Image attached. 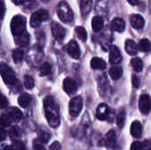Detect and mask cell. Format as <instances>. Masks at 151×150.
Instances as JSON below:
<instances>
[{
  "instance_id": "6da1fadb",
  "label": "cell",
  "mask_w": 151,
  "mask_h": 150,
  "mask_svg": "<svg viewBox=\"0 0 151 150\" xmlns=\"http://www.w3.org/2000/svg\"><path fill=\"white\" fill-rule=\"evenodd\" d=\"M45 116L50 126L53 128H57L60 124V119L58 116V109L51 96H47L43 102Z\"/></svg>"
},
{
  "instance_id": "7a4b0ae2",
  "label": "cell",
  "mask_w": 151,
  "mask_h": 150,
  "mask_svg": "<svg viewBox=\"0 0 151 150\" xmlns=\"http://www.w3.org/2000/svg\"><path fill=\"white\" fill-rule=\"evenodd\" d=\"M57 12H58L59 19L65 23H69L73 19V13L72 11V9L70 8L68 4L65 1L60 2L58 4Z\"/></svg>"
},
{
  "instance_id": "3957f363",
  "label": "cell",
  "mask_w": 151,
  "mask_h": 150,
  "mask_svg": "<svg viewBox=\"0 0 151 150\" xmlns=\"http://www.w3.org/2000/svg\"><path fill=\"white\" fill-rule=\"evenodd\" d=\"M11 30L14 36H19L26 32V19L23 16H14L11 21Z\"/></svg>"
},
{
  "instance_id": "277c9868",
  "label": "cell",
  "mask_w": 151,
  "mask_h": 150,
  "mask_svg": "<svg viewBox=\"0 0 151 150\" xmlns=\"http://www.w3.org/2000/svg\"><path fill=\"white\" fill-rule=\"evenodd\" d=\"M0 74L4 81L8 85H14L17 82V78L13 70L5 64L0 65Z\"/></svg>"
},
{
  "instance_id": "5b68a950",
  "label": "cell",
  "mask_w": 151,
  "mask_h": 150,
  "mask_svg": "<svg viewBox=\"0 0 151 150\" xmlns=\"http://www.w3.org/2000/svg\"><path fill=\"white\" fill-rule=\"evenodd\" d=\"M82 106H83V101L81 96L73 98L69 103L70 115L72 117H77L81 113V111L82 110Z\"/></svg>"
},
{
  "instance_id": "8992f818",
  "label": "cell",
  "mask_w": 151,
  "mask_h": 150,
  "mask_svg": "<svg viewBox=\"0 0 151 150\" xmlns=\"http://www.w3.org/2000/svg\"><path fill=\"white\" fill-rule=\"evenodd\" d=\"M139 108L143 114L147 115L150 113L151 110V99L149 95L144 94L141 95L139 99Z\"/></svg>"
},
{
  "instance_id": "52a82bcc",
  "label": "cell",
  "mask_w": 151,
  "mask_h": 150,
  "mask_svg": "<svg viewBox=\"0 0 151 150\" xmlns=\"http://www.w3.org/2000/svg\"><path fill=\"white\" fill-rule=\"evenodd\" d=\"M51 32H52L53 36L58 41H62L65 38V33H66L65 29L61 25L56 22H53L51 24Z\"/></svg>"
},
{
  "instance_id": "ba28073f",
  "label": "cell",
  "mask_w": 151,
  "mask_h": 150,
  "mask_svg": "<svg viewBox=\"0 0 151 150\" xmlns=\"http://www.w3.org/2000/svg\"><path fill=\"white\" fill-rule=\"evenodd\" d=\"M67 52L68 54L74 59H78L81 56V50L78 43L75 41H71L67 44Z\"/></svg>"
},
{
  "instance_id": "9c48e42d",
  "label": "cell",
  "mask_w": 151,
  "mask_h": 150,
  "mask_svg": "<svg viewBox=\"0 0 151 150\" xmlns=\"http://www.w3.org/2000/svg\"><path fill=\"white\" fill-rule=\"evenodd\" d=\"M122 56L118 47L111 46L110 49V62L112 65H118L121 62Z\"/></svg>"
},
{
  "instance_id": "30bf717a",
  "label": "cell",
  "mask_w": 151,
  "mask_h": 150,
  "mask_svg": "<svg viewBox=\"0 0 151 150\" xmlns=\"http://www.w3.org/2000/svg\"><path fill=\"white\" fill-rule=\"evenodd\" d=\"M63 88L64 90L68 94V95H72L73 93H75L77 91V84L76 82L70 79V78H66L65 79L64 82H63Z\"/></svg>"
},
{
  "instance_id": "8fae6325",
  "label": "cell",
  "mask_w": 151,
  "mask_h": 150,
  "mask_svg": "<svg viewBox=\"0 0 151 150\" xmlns=\"http://www.w3.org/2000/svg\"><path fill=\"white\" fill-rule=\"evenodd\" d=\"M130 22H131L132 27L135 29H142L144 27V23H145L142 16H141L139 14L132 15L130 17Z\"/></svg>"
},
{
  "instance_id": "7c38bea8",
  "label": "cell",
  "mask_w": 151,
  "mask_h": 150,
  "mask_svg": "<svg viewBox=\"0 0 151 150\" xmlns=\"http://www.w3.org/2000/svg\"><path fill=\"white\" fill-rule=\"evenodd\" d=\"M125 49H126V51L131 55V56H135L137 55L138 53V46L136 44V42L133 40H127L126 41V44H125Z\"/></svg>"
},
{
  "instance_id": "4fadbf2b",
  "label": "cell",
  "mask_w": 151,
  "mask_h": 150,
  "mask_svg": "<svg viewBox=\"0 0 151 150\" xmlns=\"http://www.w3.org/2000/svg\"><path fill=\"white\" fill-rule=\"evenodd\" d=\"M108 114H109V109H108L107 104H105V103L100 104L96 110L97 118L100 120H105L108 118Z\"/></svg>"
},
{
  "instance_id": "5bb4252c",
  "label": "cell",
  "mask_w": 151,
  "mask_h": 150,
  "mask_svg": "<svg viewBox=\"0 0 151 150\" xmlns=\"http://www.w3.org/2000/svg\"><path fill=\"white\" fill-rule=\"evenodd\" d=\"M131 134L134 138H140L142 134V126L139 121H134L131 126Z\"/></svg>"
},
{
  "instance_id": "9a60e30c",
  "label": "cell",
  "mask_w": 151,
  "mask_h": 150,
  "mask_svg": "<svg viewBox=\"0 0 151 150\" xmlns=\"http://www.w3.org/2000/svg\"><path fill=\"white\" fill-rule=\"evenodd\" d=\"M111 27L114 31L121 33L126 28V23L121 18H115L111 21Z\"/></svg>"
},
{
  "instance_id": "2e32d148",
  "label": "cell",
  "mask_w": 151,
  "mask_h": 150,
  "mask_svg": "<svg viewBox=\"0 0 151 150\" xmlns=\"http://www.w3.org/2000/svg\"><path fill=\"white\" fill-rule=\"evenodd\" d=\"M116 141H117V137H116V133L113 130H111L107 133L106 134V139H105V146L108 149H112L115 144H116Z\"/></svg>"
},
{
  "instance_id": "e0dca14e",
  "label": "cell",
  "mask_w": 151,
  "mask_h": 150,
  "mask_svg": "<svg viewBox=\"0 0 151 150\" xmlns=\"http://www.w3.org/2000/svg\"><path fill=\"white\" fill-rule=\"evenodd\" d=\"M91 67L96 70H104L106 68V63L100 57H94L91 60Z\"/></svg>"
},
{
  "instance_id": "ac0fdd59",
  "label": "cell",
  "mask_w": 151,
  "mask_h": 150,
  "mask_svg": "<svg viewBox=\"0 0 151 150\" xmlns=\"http://www.w3.org/2000/svg\"><path fill=\"white\" fill-rule=\"evenodd\" d=\"M122 73H123V70L120 66L119 65H115V66H112L111 69H110V76L111 77V79H113L114 80H119L122 76Z\"/></svg>"
},
{
  "instance_id": "d6986e66",
  "label": "cell",
  "mask_w": 151,
  "mask_h": 150,
  "mask_svg": "<svg viewBox=\"0 0 151 150\" xmlns=\"http://www.w3.org/2000/svg\"><path fill=\"white\" fill-rule=\"evenodd\" d=\"M104 27V19L99 17V16H96L93 18L92 19V28L95 32H99L100 30H102Z\"/></svg>"
},
{
  "instance_id": "ffe728a7",
  "label": "cell",
  "mask_w": 151,
  "mask_h": 150,
  "mask_svg": "<svg viewBox=\"0 0 151 150\" xmlns=\"http://www.w3.org/2000/svg\"><path fill=\"white\" fill-rule=\"evenodd\" d=\"M92 5V0H80V7L83 15H87Z\"/></svg>"
},
{
  "instance_id": "44dd1931",
  "label": "cell",
  "mask_w": 151,
  "mask_h": 150,
  "mask_svg": "<svg viewBox=\"0 0 151 150\" xmlns=\"http://www.w3.org/2000/svg\"><path fill=\"white\" fill-rule=\"evenodd\" d=\"M31 100H32V98H31V96H30L28 94H22V95L19 97L18 103H19V104L20 105V107H22V108H27V107L30 104Z\"/></svg>"
},
{
  "instance_id": "7402d4cb",
  "label": "cell",
  "mask_w": 151,
  "mask_h": 150,
  "mask_svg": "<svg viewBox=\"0 0 151 150\" xmlns=\"http://www.w3.org/2000/svg\"><path fill=\"white\" fill-rule=\"evenodd\" d=\"M17 43L21 47H26L29 43V34L25 32L22 34L17 36Z\"/></svg>"
},
{
  "instance_id": "603a6c76",
  "label": "cell",
  "mask_w": 151,
  "mask_h": 150,
  "mask_svg": "<svg viewBox=\"0 0 151 150\" xmlns=\"http://www.w3.org/2000/svg\"><path fill=\"white\" fill-rule=\"evenodd\" d=\"M9 116L10 118H12V120L15 121V122H19L21 120L23 115H22V112L18 109V108H12L11 111H10V113H9Z\"/></svg>"
},
{
  "instance_id": "cb8c5ba5",
  "label": "cell",
  "mask_w": 151,
  "mask_h": 150,
  "mask_svg": "<svg viewBox=\"0 0 151 150\" xmlns=\"http://www.w3.org/2000/svg\"><path fill=\"white\" fill-rule=\"evenodd\" d=\"M131 65L134 68V70L137 72H140L143 69V63L142 60L139 57H134L131 60Z\"/></svg>"
},
{
  "instance_id": "d4e9b609",
  "label": "cell",
  "mask_w": 151,
  "mask_h": 150,
  "mask_svg": "<svg viewBox=\"0 0 151 150\" xmlns=\"http://www.w3.org/2000/svg\"><path fill=\"white\" fill-rule=\"evenodd\" d=\"M42 22V19H41V17H40V15L38 14L37 11L31 16V19H30V26L32 27H35H35H40V25H41Z\"/></svg>"
},
{
  "instance_id": "484cf974",
  "label": "cell",
  "mask_w": 151,
  "mask_h": 150,
  "mask_svg": "<svg viewBox=\"0 0 151 150\" xmlns=\"http://www.w3.org/2000/svg\"><path fill=\"white\" fill-rule=\"evenodd\" d=\"M151 48L150 42L148 40V39H142L140 41L139 44H138V49L141 50V51H143V52H148Z\"/></svg>"
},
{
  "instance_id": "4316f807",
  "label": "cell",
  "mask_w": 151,
  "mask_h": 150,
  "mask_svg": "<svg viewBox=\"0 0 151 150\" xmlns=\"http://www.w3.org/2000/svg\"><path fill=\"white\" fill-rule=\"evenodd\" d=\"M23 57H24V52L22 50L20 49H16L13 50L12 52V58H13V61L16 63V64H19L22 61L23 59Z\"/></svg>"
},
{
  "instance_id": "83f0119b",
  "label": "cell",
  "mask_w": 151,
  "mask_h": 150,
  "mask_svg": "<svg viewBox=\"0 0 151 150\" xmlns=\"http://www.w3.org/2000/svg\"><path fill=\"white\" fill-rule=\"evenodd\" d=\"M117 125L119 128H123L125 126V122H126V111H121L118 115H117Z\"/></svg>"
},
{
  "instance_id": "f1b7e54d",
  "label": "cell",
  "mask_w": 151,
  "mask_h": 150,
  "mask_svg": "<svg viewBox=\"0 0 151 150\" xmlns=\"http://www.w3.org/2000/svg\"><path fill=\"white\" fill-rule=\"evenodd\" d=\"M76 34L78 35V37L81 40V41H86L87 38H88V34H87V31L84 27H77L76 29Z\"/></svg>"
},
{
  "instance_id": "f546056e",
  "label": "cell",
  "mask_w": 151,
  "mask_h": 150,
  "mask_svg": "<svg viewBox=\"0 0 151 150\" xmlns=\"http://www.w3.org/2000/svg\"><path fill=\"white\" fill-rule=\"evenodd\" d=\"M50 70H51L50 65L49 63H44L40 68V75L41 76H46L50 72Z\"/></svg>"
},
{
  "instance_id": "4dcf8cb0",
  "label": "cell",
  "mask_w": 151,
  "mask_h": 150,
  "mask_svg": "<svg viewBox=\"0 0 151 150\" xmlns=\"http://www.w3.org/2000/svg\"><path fill=\"white\" fill-rule=\"evenodd\" d=\"M24 85L27 89H32L35 86L34 79L30 75H26L24 79Z\"/></svg>"
},
{
  "instance_id": "1f68e13d",
  "label": "cell",
  "mask_w": 151,
  "mask_h": 150,
  "mask_svg": "<svg viewBox=\"0 0 151 150\" xmlns=\"http://www.w3.org/2000/svg\"><path fill=\"white\" fill-rule=\"evenodd\" d=\"M38 136H39L40 141H42V142H44V143H46V142L50 140V133H48V132H46V131H43V130H40V131H39Z\"/></svg>"
},
{
  "instance_id": "d6a6232c",
  "label": "cell",
  "mask_w": 151,
  "mask_h": 150,
  "mask_svg": "<svg viewBox=\"0 0 151 150\" xmlns=\"http://www.w3.org/2000/svg\"><path fill=\"white\" fill-rule=\"evenodd\" d=\"M9 134H10V136H11V138H12V139H13V140H17V139H19L20 133H19V128H18L17 126H14V127H12V128L10 130Z\"/></svg>"
},
{
  "instance_id": "836d02e7",
  "label": "cell",
  "mask_w": 151,
  "mask_h": 150,
  "mask_svg": "<svg viewBox=\"0 0 151 150\" xmlns=\"http://www.w3.org/2000/svg\"><path fill=\"white\" fill-rule=\"evenodd\" d=\"M0 122L4 126H8L11 125L12 122V118H10L9 115H3L0 118Z\"/></svg>"
},
{
  "instance_id": "e575fe53",
  "label": "cell",
  "mask_w": 151,
  "mask_h": 150,
  "mask_svg": "<svg viewBox=\"0 0 151 150\" xmlns=\"http://www.w3.org/2000/svg\"><path fill=\"white\" fill-rule=\"evenodd\" d=\"M37 12L40 15V17H41L42 21H45V20H47L49 19V13H48V11L45 9H41Z\"/></svg>"
},
{
  "instance_id": "d590c367",
  "label": "cell",
  "mask_w": 151,
  "mask_h": 150,
  "mask_svg": "<svg viewBox=\"0 0 151 150\" xmlns=\"http://www.w3.org/2000/svg\"><path fill=\"white\" fill-rule=\"evenodd\" d=\"M12 149L13 150H25V146L23 145L22 142L19 141H15L12 145Z\"/></svg>"
},
{
  "instance_id": "8d00e7d4",
  "label": "cell",
  "mask_w": 151,
  "mask_h": 150,
  "mask_svg": "<svg viewBox=\"0 0 151 150\" xmlns=\"http://www.w3.org/2000/svg\"><path fill=\"white\" fill-rule=\"evenodd\" d=\"M130 150H143L142 143L140 141H135L131 145V149Z\"/></svg>"
},
{
  "instance_id": "74e56055",
  "label": "cell",
  "mask_w": 151,
  "mask_h": 150,
  "mask_svg": "<svg viewBox=\"0 0 151 150\" xmlns=\"http://www.w3.org/2000/svg\"><path fill=\"white\" fill-rule=\"evenodd\" d=\"M7 105H8V101H7L6 97L0 93V109L4 108Z\"/></svg>"
},
{
  "instance_id": "f35d334b",
  "label": "cell",
  "mask_w": 151,
  "mask_h": 150,
  "mask_svg": "<svg viewBox=\"0 0 151 150\" xmlns=\"http://www.w3.org/2000/svg\"><path fill=\"white\" fill-rule=\"evenodd\" d=\"M132 83H133V85H134V88H139L140 87V85H141V80H140V79H139V77H137L136 75H133L132 76Z\"/></svg>"
},
{
  "instance_id": "ab89813d",
  "label": "cell",
  "mask_w": 151,
  "mask_h": 150,
  "mask_svg": "<svg viewBox=\"0 0 151 150\" xmlns=\"http://www.w3.org/2000/svg\"><path fill=\"white\" fill-rule=\"evenodd\" d=\"M50 150H61V144L58 141H55L53 142L50 146Z\"/></svg>"
},
{
  "instance_id": "60d3db41",
  "label": "cell",
  "mask_w": 151,
  "mask_h": 150,
  "mask_svg": "<svg viewBox=\"0 0 151 150\" xmlns=\"http://www.w3.org/2000/svg\"><path fill=\"white\" fill-rule=\"evenodd\" d=\"M5 12V6L3 1H0V19H2L4 18Z\"/></svg>"
},
{
  "instance_id": "b9f144b4",
  "label": "cell",
  "mask_w": 151,
  "mask_h": 150,
  "mask_svg": "<svg viewBox=\"0 0 151 150\" xmlns=\"http://www.w3.org/2000/svg\"><path fill=\"white\" fill-rule=\"evenodd\" d=\"M143 150H151V140H146L142 144Z\"/></svg>"
},
{
  "instance_id": "7bdbcfd3",
  "label": "cell",
  "mask_w": 151,
  "mask_h": 150,
  "mask_svg": "<svg viewBox=\"0 0 151 150\" xmlns=\"http://www.w3.org/2000/svg\"><path fill=\"white\" fill-rule=\"evenodd\" d=\"M6 138V132L4 131V128L0 127V141H4Z\"/></svg>"
},
{
  "instance_id": "ee69618b",
  "label": "cell",
  "mask_w": 151,
  "mask_h": 150,
  "mask_svg": "<svg viewBox=\"0 0 151 150\" xmlns=\"http://www.w3.org/2000/svg\"><path fill=\"white\" fill-rule=\"evenodd\" d=\"M34 146H35V150H45L44 147H43L42 144H40V143L35 142V143L34 144Z\"/></svg>"
},
{
  "instance_id": "f6af8a7d",
  "label": "cell",
  "mask_w": 151,
  "mask_h": 150,
  "mask_svg": "<svg viewBox=\"0 0 151 150\" xmlns=\"http://www.w3.org/2000/svg\"><path fill=\"white\" fill-rule=\"evenodd\" d=\"M132 5H136V4H139V2H140V0H127Z\"/></svg>"
},
{
  "instance_id": "bcb514c9",
  "label": "cell",
  "mask_w": 151,
  "mask_h": 150,
  "mask_svg": "<svg viewBox=\"0 0 151 150\" xmlns=\"http://www.w3.org/2000/svg\"><path fill=\"white\" fill-rule=\"evenodd\" d=\"M12 2L16 4V5H19V4H22L24 0H12Z\"/></svg>"
},
{
  "instance_id": "7dc6e473",
  "label": "cell",
  "mask_w": 151,
  "mask_h": 150,
  "mask_svg": "<svg viewBox=\"0 0 151 150\" xmlns=\"http://www.w3.org/2000/svg\"><path fill=\"white\" fill-rule=\"evenodd\" d=\"M4 150H13V149H12V147H11V146H6V147H4Z\"/></svg>"
}]
</instances>
